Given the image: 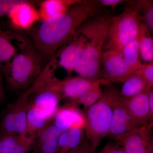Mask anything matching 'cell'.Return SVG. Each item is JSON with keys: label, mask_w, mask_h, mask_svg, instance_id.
<instances>
[{"label": "cell", "mask_w": 153, "mask_h": 153, "mask_svg": "<svg viewBox=\"0 0 153 153\" xmlns=\"http://www.w3.org/2000/svg\"><path fill=\"white\" fill-rule=\"evenodd\" d=\"M149 95V105L151 119L153 120V91L152 89L148 93Z\"/></svg>", "instance_id": "f546056e"}, {"label": "cell", "mask_w": 153, "mask_h": 153, "mask_svg": "<svg viewBox=\"0 0 153 153\" xmlns=\"http://www.w3.org/2000/svg\"><path fill=\"white\" fill-rule=\"evenodd\" d=\"M152 126L153 125L140 126L117 143L126 153H148L153 145Z\"/></svg>", "instance_id": "30bf717a"}, {"label": "cell", "mask_w": 153, "mask_h": 153, "mask_svg": "<svg viewBox=\"0 0 153 153\" xmlns=\"http://www.w3.org/2000/svg\"><path fill=\"white\" fill-rule=\"evenodd\" d=\"M49 120L44 112L30 103L27 115V129L24 135L35 139L36 134Z\"/></svg>", "instance_id": "ffe728a7"}, {"label": "cell", "mask_w": 153, "mask_h": 153, "mask_svg": "<svg viewBox=\"0 0 153 153\" xmlns=\"http://www.w3.org/2000/svg\"><path fill=\"white\" fill-rule=\"evenodd\" d=\"M81 0H45L41 1L38 9L40 22L52 19L66 13Z\"/></svg>", "instance_id": "e0dca14e"}, {"label": "cell", "mask_w": 153, "mask_h": 153, "mask_svg": "<svg viewBox=\"0 0 153 153\" xmlns=\"http://www.w3.org/2000/svg\"><path fill=\"white\" fill-rule=\"evenodd\" d=\"M148 153H153V145L150 148Z\"/></svg>", "instance_id": "1f68e13d"}, {"label": "cell", "mask_w": 153, "mask_h": 153, "mask_svg": "<svg viewBox=\"0 0 153 153\" xmlns=\"http://www.w3.org/2000/svg\"><path fill=\"white\" fill-rule=\"evenodd\" d=\"M145 92H149L146 84L136 71L123 82L120 95L121 97L128 98Z\"/></svg>", "instance_id": "7402d4cb"}, {"label": "cell", "mask_w": 153, "mask_h": 153, "mask_svg": "<svg viewBox=\"0 0 153 153\" xmlns=\"http://www.w3.org/2000/svg\"><path fill=\"white\" fill-rule=\"evenodd\" d=\"M149 92H143L136 96L120 100L132 117L139 126L153 125L149 105Z\"/></svg>", "instance_id": "5bb4252c"}, {"label": "cell", "mask_w": 153, "mask_h": 153, "mask_svg": "<svg viewBox=\"0 0 153 153\" xmlns=\"http://www.w3.org/2000/svg\"><path fill=\"white\" fill-rule=\"evenodd\" d=\"M34 140L24 135L0 133V152L29 153Z\"/></svg>", "instance_id": "2e32d148"}, {"label": "cell", "mask_w": 153, "mask_h": 153, "mask_svg": "<svg viewBox=\"0 0 153 153\" xmlns=\"http://www.w3.org/2000/svg\"><path fill=\"white\" fill-rule=\"evenodd\" d=\"M110 21L108 17L102 16L79 27L84 37V44L74 68L79 76L91 80L101 79V56L107 38Z\"/></svg>", "instance_id": "7a4b0ae2"}, {"label": "cell", "mask_w": 153, "mask_h": 153, "mask_svg": "<svg viewBox=\"0 0 153 153\" xmlns=\"http://www.w3.org/2000/svg\"><path fill=\"white\" fill-rule=\"evenodd\" d=\"M139 126L121 102L118 89L113 100L112 118L108 136L118 143Z\"/></svg>", "instance_id": "8992f818"}, {"label": "cell", "mask_w": 153, "mask_h": 153, "mask_svg": "<svg viewBox=\"0 0 153 153\" xmlns=\"http://www.w3.org/2000/svg\"><path fill=\"white\" fill-rule=\"evenodd\" d=\"M43 57L32 41L2 68L8 85L13 90H25L34 83L43 68Z\"/></svg>", "instance_id": "3957f363"}, {"label": "cell", "mask_w": 153, "mask_h": 153, "mask_svg": "<svg viewBox=\"0 0 153 153\" xmlns=\"http://www.w3.org/2000/svg\"><path fill=\"white\" fill-rule=\"evenodd\" d=\"M101 66L102 68L101 79L110 84L124 82L136 72L127 65L118 52L111 49L103 50Z\"/></svg>", "instance_id": "52a82bcc"}, {"label": "cell", "mask_w": 153, "mask_h": 153, "mask_svg": "<svg viewBox=\"0 0 153 153\" xmlns=\"http://www.w3.org/2000/svg\"><path fill=\"white\" fill-rule=\"evenodd\" d=\"M4 89L3 86L2 79L0 73V103L4 100L5 97Z\"/></svg>", "instance_id": "4dcf8cb0"}, {"label": "cell", "mask_w": 153, "mask_h": 153, "mask_svg": "<svg viewBox=\"0 0 153 153\" xmlns=\"http://www.w3.org/2000/svg\"><path fill=\"white\" fill-rule=\"evenodd\" d=\"M41 1L23 0L15 6L8 15L11 26L18 30L30 31L40 22V16L36 5Z\"/></svg>", "instance_id": "ba28073f"}, {"label": "cell", "mask_w": 153, "mask_h": 153, "mask_svg": "<svg viewBox=\"0 0 153 153\" xmlns=\"http://www.w3.org/2000/svg\"><path fill=\"white\" fill-rule=\"evenodd\" d=\"M84 41V36L78 28L71 40L57 51V66L64 68L68 74H71L74 71L75 63Z\"/></svg>", "instance_id": "4fadbf2b"}, {"label": "cell", "mask_w": 153, "mask_h": 153, "mask_svg": "<svg viewBox=\"0 0 153 153\" xmlns=\"http://www.w3.org/2000/svg\"><path fill=\"white\" fill-rule=\"evenodd\" d=\"M110 84L108 82L102 79H96L87 89L82 92L79 97L73 101H68L75 105H81L85 109L96 103L102 96L101 85Z\"/></svg>", "instance_id": "d6986e66"}, {"label": "cell", "mask_w": 153, "mask_h": 153, "mask_svg": "<svg viewBox=\"0 0 153 153\" xmlns=\"http://www.w3.org/2000/svg\"><path fill=\"white\" fill-rule=\"evenodd\" d=\"M105 86L100 98L85 109L84 112L85 139L95 150L102 140L109 134L112 118L113 100L118 89L111 84Z\"/></svg>", "instance_id": "277c9868"}, {"label": "cell", "mask_w": 153, "mask_h": 153, "mask_svg": "<svg viewBox=\"0 0 153 153\" xmlns=\"http://www.w3.org/2000/svg\"><path fill=\"white\" fill-rule=\"evenodd\" d=\"M140 53L143 60L153 62V39L151 32L142 23L139 35Z\"/></svg>", "instance_id": "603a6c76"}, {"label": "cell", "mask_w": 153, "mask_h": 153, "mask_svg": "<svg viewBox=\"0 0 153 153\" xmlns=\"http://www.w3.org/2000/svg\"><path fill=\"white\" fill-rule=\"evenodd\" d=\"M99 1H82L66 13L40 22L29 31L32 41L43 60H49L71 40L77 29L98 13Z\"/></svg>", "instance_id": "6da1fadb"}, {"label": "cell", "mask_w": 153, "mask_h": 153, "mask_svg": "<svg viewBox=\"0 0 153 153\" xmlns=\"http://www.w3.org/2000/svg\"><path fill=\"white\" fill-rule=\"evenodd\" d=\"M97 153H126L121 147L114 141L108 142Z\"/></svg>", "instance_id": "4316f807"}, {"label": "cell", "mask_w": 153, "mask_h": 153, "mask_svg": "<svg viewBox=\"0 0 153 153\" xmlns=\"http://www.w3.org/2000/svg\"><path fill=\"white\" fill-rule=\"evenodd\" d=\"M121 55L127 65L134 71H136L147 65L142 63L139 58V36L126 44Z\"/></svg>", "instance_id": "44dd1931"}, {"label": "cell", "mask_w": 153, "mask_h": 153, "mask_svg": "<svg viewBox=\"0 0 153 153\" xmlns=\"http://www.w3.org/2000/svg\"><path fill=\"white\" fill-rule=\"evenodd\" d=\"M132 5L137 12L141 21L151 33L153 31V1L140 0L131 1Z\"/></svg>", "instance_id": "cb8c5ba5"}, {"label": "cell", "mask_w": 153, "mask_h": 153, "mask_svg": "<svg viewBox=\"0 0 153 153\" xmlns=\"http://www.w3.org/2000/svg\"><path fill=\"white\" fill-rule=\"evenodd\" d=\"M85 139L84 130L69 128L60 134L58 140L57 153H66L79 146Z\"/></svg>", "instance_id": "ac0fdd59"}, {"label": "cell", "mask_w": 153, "mask_h": 153, "mask_svg": "<svg viewBox=\"0 0 153 153\" xmlns=\"http://www.w3.org/2000/svg\"><path fill=\"white\" fill-rule=\"evenodd\" d=\"M53 123L61 132L75 128L84 130L85 125L84 112L71 102L58 108L52 118Z\"/></svg>", "instance_id": "8fae6325"}, {"label": "cell", "mask_w": 153, "mask_h": 153, "mask_svg": "<svg viewBox=\"0 0 153 153\" xmlns=\"http://www.w3.org/2000/svg\"><path fill=\"white\" fill-rule=\"evenodd\" d=\"M61 133L52 119L48 120L36 134L29 153H57Z\"/></svg>", "instance_id": "7c38bea8"}, {"label": "cell", "mask_w": 153, "mask_h": 153, "mask_svg": "<svg viewBox=\"0 0 153 153\" xmlns=\"http://www.w3.org/2000/svg\"><path fill=\"white\" fill-rule=\"evenodd\" d=\"M95 151L85 139L81 144L66 153H96Z\"/></svg>", "instance_id": "83f0119b"}, {"label": "cell", "mask_w": 153, "mask_h": 153, "mask_svg": "<svg viewBox=\"0 0 153 153\" xmlns=\"http://www.w3.org/2000/svg\"><path fill=\"white\" fill-rule=\"evenodd\" d=\"M140 76L144 80L147 87L148 91L152 89L153 86V62L147 64L143 68L136 71Z\"/></svg>", "instance_id": "d4e9b609"}, {"label": "cell", "mask_w": 153, "mask_h": 153, "mask_svg": "<svg viewBox=\"0 0 153 153\" xmlns=\"http://www.w3.org/2000/svg\"><path fill=\"white\" fill-rule=\"evenodd\" d=\"M94 80L80 76L68 77L62 80L57 78L54 81V86L62 100L73 101L78 98Z\"/></svg>", "instance_id": "9a60e30c"}, {"label": "cell", "mask_w": 153, "mask_h": 153, "mask_svg": "<svg viewBox=\"0 0 153 153\" xmlns=\"http://www.w3.org/2000/svg\"><path fill=\"white\" fill-rule=\"evenodd\" d=\"M0 153H1V152H0Z\"/></svg>", "instance_id": "d6a6232c"}, {"label": "cell", "mask_w": 153, "mask_h": 153, "mask_svg": "<svg viewBox=\"0 0 153 153\" xmlns=\"http://www.w3.org/2000/svg\"><path fill=\"white\" fill-rule=\"evenodd\" d=\"M142 22L131 1L122 13L110 19L104 49L114 50L122 56L126 44L138 37Z\"/></svg>", "instance_id": "5b68a950"}, {"label": "cell", "mask_w": 153, "mask_h": 153, "mask_svg": "<svg viewBox=\"0 0 153 153\" xmlns=\"http://www.w3.org/2000/svg\"><path fill=\"white\" fill-rule=\"evenodd\" d=\"M30 41L22 33L0 27V68L8 64L18 52Z\"/></svg>", "instance_id": "9c48e42d"}, {"label": "cell", "mask_w": 153, "mask_h": 153, "mask_svg": "<svg viewBox=\"0 0 153 153\" xmlns=\"http://www.w3.org/2000/svg\"><path fill=\"white\" fill-rule=\"evenodd\" d=\"M23 0H0V17L8 16L13 8Z\"/></svg>", "instance_id": "484cf974"}, {"label": "cell", "mask_w": 153, "mask_h": 153, "mask_svg": "<svg viewBox=\"0 0 153 153\" xmlns=\"http://www.w3.org/2000/svg\"><path fill=\"white\" fill-rule=\"evenodd\" d=\"M100 4L102 5L111 7L112 9H114L115 7L120 3L124 2L122 0H100L99 1Z\"/></svg>", "instance_id": "f1b7e54d"}]
</instances>
